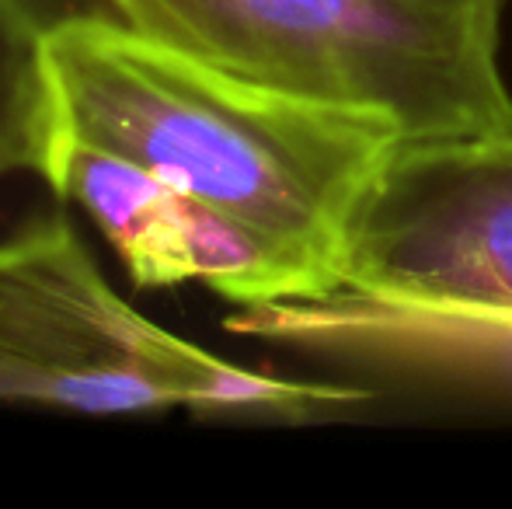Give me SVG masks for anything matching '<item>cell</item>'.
I'll return each mask as SVG.
<instances>
[{"label": "cell", "instance_id": "cell-1", "mask_svg": "<svg viewBox=\"0 0 512 509\" xmlns=\"http://www.w3.org/2000/svg\"><path fill=\"white\" fill-rule=\"evenodd\" d=\"M42 67L56 143L126 157L251 227L317 297L342 286L352 213L398 143L387 129L95 21L42 32Z\"/></svg>", "mask_w": 512, "mask_h": 509}, {"label": "cell", "instance_id": "cell-2", "mask_svg": "<svg viewBox=\"0 0 512 509\" xmlns=\"http://www.w3.org/2000/svg\"><path fill=\"white\" fill-rule=\"evenodd\" d=\"M509 0H11L42 39L95 21L258 88L363 119L398 143L512 129Z\"/></svg>", "mask_w": 512, "mask_h": 509}, {"label": "cell", "instance_id": "cell-3", "mask_svg": "<svg viewBox=\"0 0 512 509\" xmlns=\"http://www.w3.org/2000/svg\"><path fill=\"white\" fill-rule=\"evenodd\" d=\"M345 384L258 374L140 314L67 217L42 213L0 238V401L81 415L192 412L304 422L366 401Z\"/></svg>", "mask_w": 512, "mask_h": 509}, {"label": "cell", "instance_id": "cell-4", "mask_svg": "<svg viewBox=\"0 0 512 509\" xmlns=\"http://www.w3.org/2000/svg\"><path fill=\"white\" fill-rule=\"evenodd\" d=\"M342 286L512 311V129L394 143L352 213Z\"/></svg>", "mask_w": 512, "mask_h": 509}, {"label": "cell", "instance_id": "cell-5", "mask_svg": "<svg viewBox=\"0 0 512 509\" xmlns=\"http://www.w3.org/2000/svg\"><path fill=\"white\" fill-rule=\"evenodd\" d=\"M42 178L95 220L140 290L203 283L237 307L317 297L276 245L126 157L60 140Z\"/></svg>", "mask_w": 512, "mask_h": 509}, {"label": "cell", "instance_id": "cell-6", "mask_svg": "<svg viewBox=\"0 0 512 509\" xmlns=\"http://www.w3.org/2000/svg\"><path fill=\"white\" fill-rule=\"evenodd\" d=\"M227 332L512 398V311L338 290L241 307Z\"/></svg>", "mask_w": 512, "mask_h": 509}, {"label": "cell", "instance_id": "cell-7", "mask_svg": "<svg viewBox=\"0 0 512 509\" xmlns=\"http://www.w3.org/2000/svg\"><path fill=\"white\" fill-rule=\"evenodd\" d=\"M56 150L42 39L0 0V175H46Z\"/></svg>", "mask_w": 512, "mask_h": 509}]
</instances>
